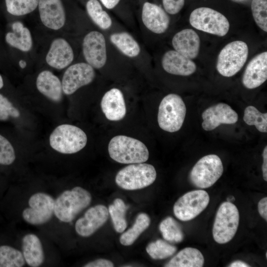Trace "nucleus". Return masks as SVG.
Returning a JSON list of instances; mask_svg holds the SVG:
<instances>
[{"instance_id":"1","label":"nucleus","mask_w":267,"mask_h":267,"mask_svg":"<svg viewBox=\"0 0 267 267\" xmlns=\"http://www.w3.org/2000/svg\"><path fill=\"white\" fill-rule=\"evenodd\" d=\"M91 196L86 189L76 186L61 193L55 200L54 214L61 222H70L90 203Z\"/></svg>"},{"instance_id":"2","label":"nucleus","mask_w":267,"mask_h":267,"mask_svg":"<svg viewBox=\"0 0 267 267\" xmlns=\"http://www.w3.org/2000/svg\"><path fill=\"white\" fill-rule=\"evenodd\" d=\"M108 148L110 157L122 164L143 163L148 159L149 155L147 147L142 142L126 135L113 137Z\"/></svg>"},{"instance_id":"3","label":"nucleus","mask_w":267,"mask_h":267,"mask_svg":"<svg viewBox=\"0 0 267 267\" xmlns=\"http://www.w3.org/2000/svg\"><path fill=\"white\" fill-rule=\"evenodd\" d=\"M186 112L182 98L175 93L165 96L161 101L157 120L161 129L170 133L179 131L181 128Z\"/></svg>"},{"instance_id":"4","label":"nucleus","mask_w":267,"mask_h":267,"mask_svg":"<svg viewBox=\"0 0 267 267\" xmlns=\"http://www.w3.org/2000/svg\"><path fill=\"white\" fill-rule=\"evenodd\" d=\"M156 176L155 169L152 165L143 163L131 164L118 172L115 182L124 189L137 190L152 184Z\"/></svg>"},{"instance_id":"5","label":"nucleus","mask_w":267,"mask_h":267,"mask_svg":"<svg viewBox=\"0 0 267 267\" xmlns=\"http://www.w3.org/2000/svg\"><path fill=\"white\" fill-rule=\"evenodd\" d=\"M87 136L80 128L71 125L57 127L49 136V144L55 150L62 154L76 153L86 145Z\"/></svg>"},{"instance_id":"6","label":"nucleus","mask_w":267,"mask_h":267,"mask_svg":"<svg viewBox=\"0 0 267 267\" xmlns=\"http://www.w3.org/2000/svg\"><path fill=\"white\" fill-rule=\"evenodd\" d=\"M239 222V213L236 206L230 202H224L220 206L215 217L213 236L221 244L229 242L235 236Z\"/></svg>"},{"instance_id":"7","label":"nucleus","mask_w":267,"mask_h":267,"mask_svg":"<svg viewBox=\"0 0 267 267\" xmlns=\"http://www.w3.org/2000/svg\"><path fill=\"white\" fill-rule=\"evenodd\" d=\"M223 171L220 158L215 154H209L200 159L195 164L189 173V180L196 187L207 188L217 182Z\"/></svg>"},{"instance_id":"8","label":"nucleus","mask_w":267,"mask_h":267,"mask_svg":"<svg viewBox=\"0 0 267 267\" xmlns=\"http://www.w3.org/2000/svg\"><path fill=\"white\" fill-rule=\"evenodd\" d=\"M248 47L241 41L228 43L221 50L217 60V69L223 76L232 77L242 68L248 56Z\"/></svg>"},{"instance_id":"9","label":"nucleus","mask_w":267,"mask_h":267,"mask_svg":"<svg viewBox=\"0 0 267 267\" xmlns=\"http://www.w3.org/2000/svg\"><path fill=\"white\" fill-rule=\"evenodd\" d=\"M189 22L197 30L221 37L225 36L229 29V22L222 14L206 7L193 10L189 16Z\"/></svg>"},{"instance_id":"10","label":"nucleus","mask_w":267,"mask_h":267,"mask_svg":"<svg viewBox=\"0 0 267 267\" xmlns=\"http://www.w3.org/2000/svg\"><path fill=\"white\" fill-rule=\"evenodd\" d=\"M209 202V195L205 190H192L183 194L176 202L174 214L181 221H189L201 213Z\"/></svg>"},{"instance_id":"11","label":"nucleus","mask_w":267,"mask_h":267,"mask_svg":"<svg viewBox=\"0 0 267 267\" xmlns=\"http://www.w3.org/2000/svg\"><path fill=\"white\" fill-rule=\"evenodd\" d=\"M55 200L50 195L38 192L29 199V207L24 209L22 216L27 223L37 225L48 222L54 214Z\"/></svg>"},{"instance_id":"12","label":"nucleus","mask_w":267,"mask_h":267,"mask_svg":"<svg viewBox=\"0 0 267 267\" xmlns=\"http://www.w3.org/2000/svg\"><path fill=\"white\" fill-rule=\"evenodd\" d=\"M95 75L94 68L87 63L80 62L71 65L62 78L63 92L66 95L74 93L81 87L91 83Z\"/></svg>"},{"instance_id":"13","label":"nucleus","mask_w":267,"mask_h":267,"mask_svg":"<svg viewBox=\"0 0 267 267\" xmlns=\"http://www.w3.org/2000/svg\"><path fill=\"white\" fill-rule=\"evenodd\" d=\"M83 52L87 63L93 68L103 67L107 60L106 41L103 35L96 31L87 34L83 42Z\"/></svg>"},{"instance_id":"14","label":"nucleus","mask_w":267,"mask_h":267,"mask_svg":"<svg viewBox=\"0 0 267 267\" xmlns=\"http://www.w3.org/2000/svg\"><path fill=\"white\" fill-rule=\"evenodd\" d=\"M108 209L103 205H97L89 208L75 223V230L81 236L89 237L93 234L107 221Z\"/></svg>"},{"instance_id":"15","label":"nucleus","mask_w":267,"mask_h":267,"mask_svg":"<svg viewBox=\"0 0 267 267\" xmlns=\"http://www.w3.org/2000/svg\"><path fill=\"white\" fill-rule=\"evenodd\" d=\"M203 129L206 131L215 129L221 124H233L238 119L237 113L227 104L219 103L205 110L202 114Z\"/></svg>"},{"instance_id":"16","label":"nucleus","mask_w":267,"mask_h":267,"mask_svg":"<svg viewBox=\"0 0 267 267\" xmlns=\"http://www.w3.org/2000/svg\"><path fill=\"white\" fill-rule=\"evenodd\" d=\"M39 11L43 24L52 30H59L64 25L66 15L61 0H39Z\"/></svg>"},{"instance_id":"17","label":"nucleus","mask_w":267,"mask_h":267,"mask_svg":"<svg viewBox=\"0 0 267 267\" xmlns=\"http://www.w3.org/2000/svg\"><path fill=\"white\" fill-rule=\"evenodd\" d=\"M267 79V52L261 53L249 62L242 78L244 86L253 89L262 85Z\"/></svg>"},{"instance_id":"18","label":"nucleus","mask_w":267,"mask_h":267,"mask_svg":"<svg viewBox=\"0 0 267 267\" xmlns=\"http://www.w3.org/2000/svg\"><path fill=\"white\" fill-rule=\"evenodd\" d=\"M141 19L144 26L156 34L164 33L170 21L169 16L164 9L155 3L147 1L143 4Z\"/></svg>"},{"instance_id":"19","label":"nucleus","mask_w":267,"mask_h":267,"mask_svg":"<svg viewBox=\"0 0 267 267\" xmlns=\"http://www.w3.org/2000/svg\"><path fill=\"white\" fill-rule=\"evenodd\" d=\"M74 59V52L69 44L63 38L52 41L45 57L48 65L57 69L69 65Z\"/></svg>"},{"instance_id":"20","label":"nucleus","mask_w":267,"mask_h":267,"mask_svg":"<svg viewBox=\"0 0 267 267\" xmlns=\"http://www.w3.org/2000/svg\"><path fill=\"white\" fill-rule=\"evenodd\" d=\"M101 108L106 118L110 121H119L126 114V107L122 92L113 88L107 91L101 101Z\"/></svg>"},{"instance_id":"21","label":"nucleus","mask_w":267,"mask_h":267,"mask_svg":"<svg viewBox=\"0 0 267 267\" xmlns=\"http://www.w3.org/2000/svg\"><path fill=\"white\" fill-rule=\"evenodd\" d=\"M162 65L167 72L180 76L190 75L197 68L193 61L175 50H169L164 54Z\"/></svg>"},{"instance_id":"22","label":"nucleus","mask_w":267,"mask_h":267,"mask_svg":"<svg viewBox=\"0 0 267 267\" xmlns=\"http://www.w3.org/2000/svg\"><path fill=\"white\" fill-rule=\"evenodd\" d=\"M200 44L199 36L191 29L179 31L172 39V45L175 50L190 59L197 56Z\"/></svg>"},{"instance_id":"23","label":"nucleus","mask_w":267,"mask_h":267,"mask_svg":"<svg viewBox=\"0 0 267 267\" xmlns=\"http://www.w3.org/2000/svg\"><path fill=\"white\" fill-rule=\"evenodd\" d=\"M36 86L38 90L50 100L58 102L62 97V83L59 79L51 72L44 70L37 77Z\"/></svg>"},{"instance_id":"24","label":"nucleus","mask_w":267,"mask_h":267,"mask_svg":"<svg viewBox=\"0 0 267 267\" xmlns=\"http://www.w3.org/2000/svg\"><path fill=\"white\" fill-rule=\"evenodd\" d=\"M22 250L27 264L31 267L40 266L44 262V254L42 244L35 234H26L22 240Z\"/></svg>"},{"instance_id":"25","label":"nucleus","mask_w":267,"mask_h":267,"mask_svg":"<svg viewBox=\"0 0 267 267\" xmlns=\"http://www.w3.org/2000/svg\"><path fill=\"white\" fill-rule=\"evenodd\" d=\"M12 29L13 32H8L5 35L6 43L22 51H29L33 45L30 30L19 21L14 22Z\"/></svg>"},{"instance_id":"26","label":"nucleus","mask_w":267,"mask_h":267,"mask_svg":"<svg viewBox=\"0 0 267 267\" xmlns=\"http://www.w3.org/2000/svg\"><path fill=\"white\" fill-rule=\"evenodd\" d=\"M204 263V256L198 249L186 247L178 252L164 267H202Z\"/></svg>"},{"instance_id":"27","label":"nucleus","mask_w":267,"mask_h":267,"mask_svg":"<svg viewBox=\"0 0 267 267\" xmlns=\"http://www.w3.org/2000/svg\"><path fill=\"white\" fill-rule=\"evenodd\" d=\"M111 42L124 55L129 57L138 56L140 52L137 42L129 33H113L110 36Z\"/></svg>"},{"instance_id":"28","label":"nucleus","mask_w":267,"mask_h":267,"mask_svg":"<svg viewBox=\"0 0 267 267\" xmlns=\"http://www.w3.org/2000/svg\"><path fill=\"white\" fill-rule=\"evenodd\" d=\"M150 224V219L145 213H140L137 216L133 226L120 236V242L124 246L133 244L139 236Z\"/></svg>"},{"instance_id":"29","label":"nucleus","mask_w":267,"mask_h":267,"mask_svg":"<svg viewBox=\"0 0 267 267\" xmlns=\"http://www.w3.org/2000/svg\"><path fill=\"white\" fill-rule=\"evenodd\" d=\"M88 15L100 28L107 30L112 25V20L108 13L103 9L97 0H89L86 3Z\"/></svg>"},{"instance_id":"30","label":"nucleus","mask_w":267,"mask_h":267,"mask_svg":"<svg viewBox=\"0 0 267 267\" xmlns=\"http://www.w3.org/2000/svg\"><path fill=\"white\" fill-rule=\"evenodd\" d=\"M159 228L166 241L179 243L183 239L184 235L181 226L172 217H168L164 219L160 222Z\"/></svg>"},{"instance_id":"31","label":"nucleus","mask_w":267,"mask_h":267,"mask_svg":"<svg viewBox=\"0 0 267 267\" xmlns=\"http://www.w3.org/2000/svg\"><path fill=\"white\" fill-rule=\"evenodd\" d=\"M108 210L115 230L119 233L123 232L127 226L125 217L127 207L124 202L120 198H116Z\"/></svg>"},{"instance_id":"32","label":"nucleus","mask_w":267,"mask_h":267,"mask_svg":"<svg viewBox=\"0 0 267 267\" xmlns=\"http://www.w3.org/2000/svg\"><path fill=\"white\" fill-rule=\"evenodd\" d=\"M25 264L20 251L8 245L0 246V267H22Z\"/></svg>"},{"instance_id":"33","label":"nucleus","mask_w":267,"mask_h":267,"mask_svg":"<svg viewBox=\"0 0 267 267\" xmlns=\"http://www.w3.org/2000/svg\"><path fill=\"white\" fill-rule=\"evenodd\" d=\"M146 250L152 259L162 260L173 255L177 251V248L163 240L158 239L148 244Z\"/></svg>"},{"instance_id":"34","label":"nucleus","mask_w":267,"mask_h":267,"mask_svg":"<svg viewBox=\"0 0 267 267\" xmlns=\"http://www.w3.org/2000/svg\"><path fill=\"white\" fill-rule=\"evenodd\" d=\"M243 120L247 125L255 126L260 132H267V113L260 112L253 106H247L244 113Z\"/></svg>"},{"instance_id":"35","label":"nucleus","mask_w":267,"mask_h":267,"mask_svg":"<svg viewBox=\"0 0 267 267\" xmlns=\"http://www.w3.org/2000/svg\"><path fill=\"white\" fill-rule=\"evenodd\" d=\"M39 0H5L6 10L11 15H24L33 11Z\"/></svg>"},{"instance_id":"36","label":"nucleus","mask_w":267,"mask_h":267,"mask_svg":"<svg viewBox=\"0 0 267 267\" xmlns=\"http://www.w3.org/2000/svg\"><path fill=\"white\" fill-rule=\"evenodd\" d=\"M251 10L254 20L263 31L267 32V0H253Z\"/></svg>"},{"instance_id":"37","label":"nucleus","mask_w":267,"mask_h":267,"mask_svg":"<svg viewBox=\"0 0 267 267\" xmlns=\"http://www.w3.org/2000/svg\"><path fill=\"white\" fill-rule=\"evenodd\" d=\"M15 159L14 149L11 143L0 134V164L9 165Z\"/></svg>"},{"instance_id":"38","label":"nucleus","mask_w":267,"mask_h":267,"mask_svg":"<svg viewBox=\"0 0 267 267\" xmlns=\"http://www.w3.org/2000/svg\"><path fill=\"white\" fill-rule=\"evenodd\" d=\"M20 115L19 110L6 97L0 93V120H6L10 116L18 118Z\"/></svg>"},{"instance_id":"39","label":"nucleus","mask_w":267,"mask_h":267,"mask_svg":"<svg viewBox=\"0 0 267 267\" xmlns=\"http://www.w3.org/2000/svg\"><path fill=\"white\" fill-rule=\"evenodd\" d=\"M185 0H162L165 11L170 14L178 13L184 4Z\"/></svg>"},{"instance_id":"40","label":"nucleus","mask_w":267,"mask_h":267,"mask_svg":"<svg viewBox=\"0 0 267 267\" xmlns=\"http://www.w3.org/2000/svg\"><path fill=\"white\" fill-rule=\"evenodd\" d=\"M85 267H113L114 264L109 260L99 259L90 262L84 266Z\"/></svg>"},{"instance_id":"41","label":"nucleus","mask_w":267,"mask_h":267,"mask_svg":"<svg viewBox=\"0 0 267 267\" xmlns=\"http://www.w3.org/2000/svg\"><path fill=\"white\" fill-rule=\"evenodd\" d=\"M258 212L260 216L267 221V197L261 199L258 205Z\"/></svg>"},{"instance_id":"42","label":"nucleus","mask_w":267,"mask_h":267,"mask_svg":"<svg viewBox=\"0 0 267 267\" xmlns=\"http://www.w3.org/2000/svg\"><path fill=\"white\" fill-rule=\"evenodd\" d=\"M263 163L262 165V172L263 178L265 181H267V146H266L263 152Z\"/></svg>"},{"instance_id":"43","label":"nucleus","mask_w":267,"mask_h":267,"mask_svg":"<svg viewBox=\"0 0 267 267\" xmlns=\"http://www.w3.org/2000/svg\"><path fill=\"white\" fill-rule=\"evenodd\" d=\"M101 3L107 9L114 8L119 3L120 0H99Z\"/></svg>"},{"instance_id":"44","label":"nucleus","mask_w":267,"mask_h":267,"mask_svg":"<svg viewBox=\"0 0 267 267\" xmlns=\"http://www.w3.org/2000/svg\"><path fill=\"white\" fill-rule=\"evenodd\" d=\"M228 267H250L246 263L242 261H235L231 263Z\"/></svg>"},{"instance_id":"45","label":"nucleus","mask_w":267,"mask_h":267,"mask_svg":"<svg viewBox=\"0 0 267 267\" xmlns=\"http://www.w3.org/2000/svg\"><path fill=\"white\" fill-rule=\"evenodd\" d=\"M19 65L21 68L23 69L26 67L27 64L25 61L20 60L19 62Z\"/></svg>"},{"instance_id":"46","label":"nucleus","mask_w":267,"mask_h":267,"mask_svg":"<svg viewBox=\"0 0 267 267\" xmlns=\"http://www.w3.org/2000/svg\"><path fill=\"white\" fill-rule=\"evenodd\" d=\"M3 86V81L1 76L0 74V89H1Z\"/></svg>"},{"instance_id":"47","label":"nucleus","mask_w":267,"mask_h":267,"mask_svg":"<svg viewBox=\"0 0 267 267\" xmlns=\"http://www.w3.org/2000/svg\"><path fill=\"white\" fill-rule=\"evenodd\" d=\"M266 258H267V252H266Z\"/></svg>"}]
</instances>
